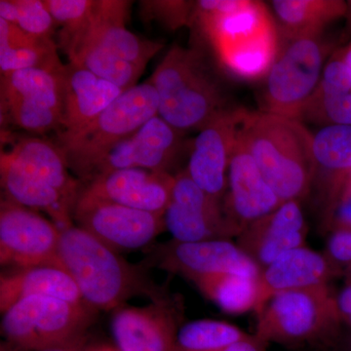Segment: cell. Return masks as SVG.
Here are the masks:
<instances>
[{"label":"cell","instance_id":"1","mask_svg":"<svg viewBox=\"0 0 351 351\" xmlns=\"http://www.w3.org/2000/svg\"><path fill=\"white\" fill-rule=\"evenodd\" d=\"M195 15L221 64L247 80L267 75L279 52L278 32L269 9L250 0H202Z\"/></svg>","mask_w":351,"mask_h":351},{"label":"cell","instance_id":"2","mask_svg":"<svg viewBox=\"0 0 351 351\" xmlns=\"http://www.w3.org/2000/svg\"><path fill=\"white\" fill-rule=\"evenodd\" d=\"M59 255L83 302L94 311L119 308L135 295H147L152 301L165 298L145 269L131 265L80 226L61 230Z\"/></svg>","mask_w":351,"mask_h":351},{"label":"cell","instance_id":"3","mask_svg":"<svg viewBox=\"0 0 351 351\" xmlns=\"http://www.w3.org/2000/svg\"><path fill=\"white\" fill-rule=\"evenodd\" d=\"M240 138L281 202L306 197L313 184V135L300 120L244 110Z\"/></svg>","mask_w":351,"mask_h":351},{"label":"cell","instance_id":"4","mask_svg":"<svg viewBox=\"0 0 351 351\" xmlns=\"http://www.w3.org/2000/svg\"><path fill=\"white\" fill-rule=\"evenodd\" d=\"M149 80L158 94L159 117L182 133L202 130L230 108L199 50L173 46Z\"/></svg>","mask_w":351,"mask_h":351},{"label":"cell","instance_id":"5","mask_svg":"<svg viewBox=\"0 0 351 351\" xmlns=\"http://www.w3.org/2000/svg\"><path fill=\"white\" fill-rule=\"evenodd\" d=\"M158 94L147 80L124 91L82 130L58 136L69 169L89 182L108 152L158 115Z\"/></svg>","mask_w":351,"mask_h":351},{"label":"cell","instance_id":"6","mask_svg":"<svg viewBox=\"0 0 351 351\" xmlns=\"http://www.w3.org/2000/svg\"><path fill=\"white\" fill-rule=\"evenodd\" d=\"M94 311L50 297H29L2 313L1 332L14 351H45L85 341Z\"/></svg>","mask_w":351,"mask_h":351},{"label":"cell","instance_id":"7","mask_svg":"<svg viewBox=\"0 0 351 351\" xmlns=\"http://www.w3.org/2000/svg\"><path fill=\"white\" fill-rule=\"evenodd\" d=\"M256 335L267 343L295 346L327 338L339 317L327 285L272 295L257 313Z\"/></svg>","mask_w":351,"mask_h":351},{"label":"cell","instance_id":"8","mask_svg":"<svg viewBox=\"0 0 351 351\" xmlns=\"http://www.w3.org/2000/svg\"><path fill=\"white\" fill-rule=\"evenodd\" d=\"M287 39L267 73L262 112L301 121L319 86L326 50L319 36Z\"/></svg>","mask_w":351,"mask_h":351},{"label":"cell","instance_id":"9","mask_svg":"<svg viewBox=\"0 0 351 351\" xmlns=\"http://www.w3.org/2000/svg\"><path fill=\"white\" fill-rule=\"evenodd\" d=\"M64 69H22L1 75L2 114L32 133L61 130Z\"/></svg>","mask_w":351,"mask_h":351},{"label":"cell","instance_id":"10","mask_svg":"<svg viewBox=\"0 0 351 351\" xmlns=\"http://www.w3.org/2000/svg\"><path fill=\"white\" fill-rule=\"evenodd\" d=\"M61 230L34 210L4 197L0 203V263L16 269H64L59 255Z\"/></svg>","mask_w":351,"mask_h":351},{"label":"cell","instance_id":"11","mask_svg":"<svg viewBox=\"0 0 351 351\" xmlns=\"http://www.w3.org/2000/svg\"><path fill=\"white\" fill-rule=\"evenodd\" d=\"M76 226L113 250L149 246L165 230L163 217L80 193L73 212Z\"/></svg>","mask_w":351,"mask_h":351},{"label":"cell","instance_id":"12","mask_svg":"<svg viewBox=\"0 0 351 351\" xmlns=\"http://www.w3.org/2000/svg\"><path fill=\"white\" fill-rule=\"evenodd\" d=\"M130 4L120 0H95L93 9L82 25L60 32V47L71 43L91 44L145 69L163 44L138 38L126 29Z\"/></svg>","mask_w":351,"mask_h":351},{"label":"cell","instance_id":"13","mask_svg":"<svg viewBox=\"0 0 351 351\" xmlns=\"http://www.w3.org/2000/svg\"><path fill=\"white\" fill-rule=\"evenodd\" d=\"M163 218L173 239L180 242L228 239L235 235L219 201L202 191L186 170L175 176L172 198Z\"/></svg>","mask_w":351,"mask_h":351},{"label":"cell","instance_id":"14","mask_svg":"<svg viewBox=\"0 0 351 351\" xmlns=\"http://www.w3.org/2000/svg\"><path fill=\"white\" fill-rule=\"evenodd\" d=\"M157 267L189 280L210 274L232 272L258 278L261 269L239 245L228 239L198 242L171 241L154 248Z\"/></svg>","mask_w":351,"mask_h":351},{"label":"cell","instance_id":"15","mask_svg":"<svg viewBox=\"0 0 351 351\" xmlns=\"http://www.w3.org/2000/svg\"><path fill=\"white\" fill-rule=\"evenodd\" d=\"M244 108H228L200 130L186 172L207 195L221 200L228 186V166Z\"/></svg>","mask_w":351,"mask_h":351},{"label":"cell","instance_id":"16","mask_svg":"<svg viewBox=\"0 0 351 351\" xmlns=\"http://www.w3.org/2000/svg\"><path fill=\"white\" fill-rule=\"evenodd\" d=\"M175 176L138 168L108 171L82 186L80 193L163 217L172 198Z\"/></svg>","mask_w":351,"mask_h":351},{"label":"cell","instance_id":"17","mask_svg":"<svg viewBox=\"0 0 351 351\" xmlns=\"http://www.w3.org/2000/svg\"><path fill=\"white\" fill-rule=\"evenodd\" d=\"M228 184L226 217L237 237L247 226L283 204L265 182L239 131L228 166Z\"/></svg>","mask_w":351,"mask_h":351},{"label":"cell","instance_id":"18","mask_svg":"<svg viewBox=\"0 0 351 351\" xmlns=\"http://www.w3.org/2000/svg\"><path fill=\"white\" fill-rule=\"evenodd\" d=\"M181 134L156 115L115 145L97 168L94 177L130 168L169 173L181 147Z\"/></svg>","mask_w":351,"mask_h":351},{"label":"cell","instance_id":"19","mask_svg":"<svg viewBox=\"0 0 351 351\" xmlns=\"http://www.w3.org/2000/svg\"><path fill=\"white\" fill-rule=\"evenodd\" d=\"M178 314L167 298L149 306L119 307L112 320L119 351H174Z\"/></svg>","mask_w":351,"mask_h":351},{"label":"cell","instance_id":"20","mask_svg":"<svg viewBox=\"0 0 351 351\" xmlns=\"http://www.w3.org/2000/svg\"><path fill=\"white\" fill-rule=\"evenodd\" d=\"M307 226L299 201H288L239 233V246L262 271L286 252L306 246Z\"/></svg>","mask_w":351,"mask_h":351},{"label":"cell","instance_id":"21","mask_svg":"<svg viewBox=\"0 0 351 351\" xmlns=\"http://www.w3.org/2000/svg\"><path fill=\"white\" fill-rule=\"evenodd\" d=\"M123 92L87 69L66 64L63 71L62 128L58 136L73 135L82 130Z\"/></svg>","mask_w":351,"mask_h":351},{"label":"cell","instance_id":"22","mask_svg":"<svg viewBox=\"0 0 351 351\" xmlns=\"http://www.w3.org/2000/svg\"><path fill=\"white\" fill-rule=\"evenodd\" d=\"M332 272L326 256L306 246L286 252L261 271L256 313L278 293L326 285Z\"/></svg>","mask_w":351,"mask_h":351},{"label":"cell","instance_id":"23","mask_svg":"<svg viewBox=\"0 0 351 351\" xmlns=\"http://www.w3.org/2000/svg\"><path fill=\"white\" fill-rule=\"evenodd\" d=\"M0 180L7 199L45 212L60 230L73 226V205L56 189L25 172L4 152L0 156Z\"/></svg>","mask_w":351,"mask_h":351},{"label":"cell","instance_id":"24","mask_svg":"<svg viewBox=\"0 0 351 351\" xmlns=\"http://www.w3.org/2000/svg\"><path fill=\"white\" fill-rule=\"evenodd\" d=\"M29 297H50L75 304L83 302L80 290L68 271L56 267L18 269L0 277V309Z\"/></svg>","mask_w":351,"mask_h":351},{"label":"cell","instance_id":"25","mask_svg":"<svg viewBox=\"0 0 351 351\" xmlns=\"http://www.w3.org/2000/svg\"><path fill=\"white\" fill-rule=\"evenodd\" d=\"M22 169L59 191L75 206L82 184L69 173L63 152L57 145L39 138H21L9 152H2Z\"/></svg>","mask_w":351,"mask_h":351},{"label":"cell","instance_id":"26","mask_svg":"<svg viewBox=\"0 0 351 351\" xmlns=\"http://www.w3.org/2000/svg\"><path fill=\"white\" fill-rule=\"evenodd\" d=\"M302 119L329 125H351V71L341 60L327 64Z\"/></svg>","mask_w":351,"mask_h":351},{"label":"cell","instance_id":"27","mask_svg":"<svg viewBox=\"0 0 351 351\" xmlns=\"http://www.w3.org/2000/svg\"><path fill=\"white\" fill-rule=\"evenodd\" d=\"M314 179L328 184L330 201L334 199L351 172V125H329L313 135Z\"/></svg>","mask_w":351,"mask_h":351},{"label":"cell","instance_id":"28","mask_svg":"<svg viewBox=\"0 0 351 351\" xmlns=\"http://www.w3.org/2000/svg\"><path fill=\"white\" fill-rule=\"evenodd\" d=\"M271 6L286 38L320 36L345 11L341 2L327 0H274Z\"/></svg>","mask_w":351,"mask_h":351},{"label":"cell","instance_id":"29","mask_svg":"<svg viewBox=\"0 0 351 351\" xmlns=\"http://www.w3.org/2000/svg\"><path fill=\"white\" fill-rule=\"evenodd\" d=\"M256 277L223 272L193 279L201 293L225 313L240 314L255 311L258 283Z\"/></svg>","mask_w":351,"mask_h":351},{"label":"cell","instance_id":"30","mask_svg":"<svg viewBox=\"0 0 351 351\" xmlns=\"http://www.w3.org/2000/svg\"><path fill=\"white\" fill-rule=\"evenodd\" d=\"M62 50L68 56L69 64L87 69L123 91L136 86L145 71L137 64L91 44L71 43L62 47Z\"/></svg>","mask_w":351,"mask_h":351},{"label":"cell","instance_id":"31","mask_svg":"<svg viewBox=\"0 0 351 351\" xmlns=\"http://www.w3.org/2000/svg\"><path fill=\"white\" fill-rule=\"evenodd\" d=\"M248 334L225 321L199 319L179 328L177 351H221L246 338Z\"/></svg>","mask_w":351,"mask_h":351},{"label":"cell","instance_id":"32","mask_svg":"<svg viewBox=\"0 0 351 351\" xmlns=\"http://www.w3.org/2000/svg\"><path fill=\"white\" fill-rule=\"evenodd\" d=\"M58 47L59 46L51 39L34 47L0 50L1 75L29 69L63 71L66 64L60 60Z\"/></svg>","mask_w":351,"mask_h":351},{"label":"cell","instance_id":"33","mask_svg":"<svg viewBox=\"0 0 351 351\" xmlns=\"http://www.w3.org/2000/svg\"><path fill=\"white\" fill-rule=\"evenodd\" d=\"M18 8L17 25L36 38L53 39L56 21L45 2L41 0H15Z\"/></svg>","mask_w":351,"mask_h":351},{"label":"cell","instance_id":"34","mask_svg":"<svg viewBox=\"0 0 351 351\" xmlns=\"http://www.w3.org/2000/svg\"><path fill=\"white\" fill-rule=\"evenodd\" d=\"M45 5L64 31L76 29L86 21L95 0H45Z\"/></svg>","mask_w":351,"mask_h":351},{"label":"cell","instance_id":"35","mask_svg":"<svg viewBox=\"0 0 351 351\" xmlns=\"http://www.w3.org/2000/svg\"><path fill=\"white\" fill-rule=\"evenodd\" d=\"M145 12L154 14L156 18L162 21L171 27L177 29L189 20L191 2L186 1H145L142 2Z\"/></svg>","mask_w":351,"mask_h":351},{"label":"cell","instance_id":"36","mask_svg":"<svg viewBox=\"0 0 351 351\" xmlns=\"http://www.w3.org/2000/svg\"><path fill=\"white\" fill-rule=\"evenodd\" d=\"M330 262L351 265V230L337 228L328 241V255Z\"/></svg>","mask_w":351,"mask_h":351},{"label":"cell","instance_id":"37","mask_svg":"<svg viewBox=\"0 0 351 351\" xmlns=\"http://www.w3.org/2000/svg\"><path fill=\"white\" fill-rule=\"evenodd\" d=\"M332 215L337 228L351 230V180H346L332 201Z\"/></svg>","mask_w":351,"mask_h":351},{"label":"cell","instance_id":"38","mask_svg":"<svg viewBox=\"0 0 351 351\" xmlns=\"http://www.w3.org/2000/svg\"><path fill=\"white\" fill-rule=\"evenodd\" d=\"M267 345L269 343L257 335H248L246 338L240 339L221 351H267Z\"/></svg>","mask_w":351,"mask_h":351},{"label":"cell","instance_id":"39","mask_svg":"<svg viewBox=\"0 0 351 351\" xmlns=\"http://www.w3.org/2000/svg\"><path fill=\"white\" fill-rule=\"evenodd\" d=\"M336 301L339 317L351 325V283L341 290Z\"/></svg>","mask_w":351,"mask_h":351},{"label":"cell","instance_id":"40","mask_svg":"<svg viewBox=\"0 0 351 351\" xmlns=\"http://www.w3.org/2000/svg\"><path fill=\"white\" fill-rule=\"evenodd\" d=\"M0 19L10 24L17 25L18 8L15 0H1L0 1Z\"/></svg>","mask_w":351,"mask_h":351},{"label":"cell","instance_id":"41","mask_svg":"<svg viewBox=\"0 0 351 351\" xmlns=\"http://www.w3.org/2000/svg\"><path fill=\"white\" fill-rule=\"evenodd\" d=\"M84 341L73 343V345L63 346V348H53L45 351H87L84 348Z\"/></svg>","mask_w":351,"mask_h":351},{"label":"cell","instance_id":"42","mask_svg":"<svg viewBox=\"0 0 351 351\" xmlns=\"http://www.w3.org/2000/svg\"><path fill=\"white\" fill-rule=\"evenodd\" d=\"M341 60H343V61L345 62L346 66H348L351 71V47L350 48V49L348 50V52L346 53L343 59Z\"/></svg>","mask_w":351,"mask_h":351},{"label":"cell","instance_id":"43","mask_svg":"<svg viewBox=\"0 0 351 351\" xmlns=\"http://www.w3.org/2000/svg\"><path fill=\"white\" fill-rule=\"evenodd\" d=\"M92 351H119L112 350V348H96V350H92Z\"/></svg>","mask_w":351,"mask_h":351},{"label":"cell","instance_id":"44","mask_svg":"<svg viewBox=\"0 0 351 351\" xmlns=\"http://www.w3.org/2000/svg\"><path fill=\"white\" fill-rule=\"evenodd\" d=\"M348 350L351 351V338L350 339V341H348Z\"/></svg>","mask_w":351,"mask_h":351},{"label":"cell","instance_id":"45","mask_svg":"<svg viewBox=\"0 0 351 351\" xmlns=\"http://www.w3.org/2000/svg\"><path fill=\"white\" fill-rule=\"evenodd\" d=\"M348 178L351 180V172L350 173V175H348Z\"/></svg>","mask_w":351,"mask_h":351},{"label":"cell","instance_id":"46","mask_svg":"<svg viewBox=\"0 0 351 351\" xmlns=\"http://www.w3.org/2000/svg\"><path fill=\"white\" fill-rule=\"evenodd\" d=\"M87 351H92V350H88Z\"/></svg>","mask_w":351,"mask_h":351},{"label":"cell","instance_id":"47","mask_svg":"<svg viewBox=\"0 0 351 351\" xmlns=\"http://www.w3.org/2000/svg\"><path fill=\"white\" fill-rule=\"evenodd\" d=\"M174 351H177V350H176V348H175V350H174Z\"/></svg>","mask_w":351,"mask_h":351}]
</instances>
